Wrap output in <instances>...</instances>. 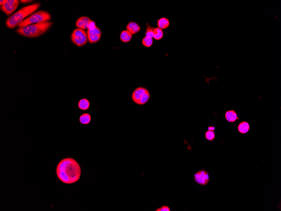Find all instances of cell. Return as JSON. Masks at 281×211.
Returning <instances> with one entry per match:
<instances>
[{
    "mask_svg": "<svg viewBox=\"0 0 281 211\" xmlns=\"http://www.w3.org/2000/svg\"><path fill=\"white\" fill-rule=\"evenodd\" d=\"M6 0H3V1L1 0V1H0V5H1V6L4 5V4L6 3Z\"/></svg>",
    "mask_w": 281,
    "mask_h": 211,
    "instance_id": "cell-25",
    "label": "cell"
},
{
    "mask_svg": "<svg viewBox=\"0 0 281 211\" xmlns=\"http://www.w3.org/2000/svg\"><path fill=\"white\" fill-rule=\"evenodd\" d=\"M226 120L229 122H234L239 119L237 113L234 110H229L226 112L225 114Z\"/></svg>",
    "mask_w": 281,
    "mask_h": 211,
    "instance_id": "cell-12",
    "label": "cell"
},
{
    "mask_svg": "<svg viewBox=\"0 0 281 211\" xmlns=\"http://www.w3.org/2000/svg\"><path fill=\"white\" fill-rule=\"evenodd\" d=\"M170 208L167 206H163L160 208H159L158 209L156 210V211H170Z\"/></svg>",
    "mask_w": 281,
    "mask_h": 211,
    "instance_id": "cell-24",
    "label": "cell"
},
{
    "mask_svg": "<svg viewBox=\"0 0 281 211\" xmlns=\"http://www.w3.org/2000/svg\"><path fill=\"white\" fill-rule=\"evenodd\" d=\"M51 19V15L48 12L45 11H40L33 14L23 20L18 24L17 27L19 28H22L30 24L49 21Z\"/></svg>",
    "mask_w": 281,
    "mask_h": 211,
    "instance_id": "cell-4",
    "label": "cell"
},
{
    "mask_svg": "<svg viewBox=\"0 0 281 211\" xmlns=\"http://www.w3.org/2000/svg\"><path fill=\"white\" fill-rule=\"evenodd\" d=\"M19 5L18 0H6V3L1 6V9L7 16L12 14Z\"/></svg>",
    "mask_w": 281,
    "mask_h": 211,
    "instance_id": "cell-6",
    "label": "cell"
},
{
    "mask_svg": "<svg viewBox=\"0 0 281 211\" xmlns=\"http://www.w3.org/2000/svg\"><path fill=\"white\" fill-rule=\"evenodd\" d=\"M96 25L95 22L94 21H90L88 25V30H94L96 28Z\"/></svg>",
    "mask_w": 281,
    "mask_h": 211,
    "instance_id": "cell-23",
    "label": "cell"
},
{
    "mask_svg": "<svg viewBox=\"0 0 281 211\" xmlns=\"http://www.w3.org/2000/svg\"><path fill=\"white\" fill-rule=\"evenodd\" d=\"M163 36V32L161 29L156 27L154 28L153 38L156 40H160Z\"/></svg>",
    "mask_w": 281,
    "mask_h": 211,
    "instance_id": "cell-18",
    "label": "cell"
},
{
    "mask_svg": "<svg viewBox=\"0 0 281 211\" xmlns=\"http://www.w3.org/2000/svg\"><path fill=\"white\" fill-rule=\"evenodd\" d=\"M250 129V125L248 123L245 121L241 122L238 125V131L241 134H245L248 133Z\"/></svg>",
    "mask_w": 281,
    "mask_h": 211,
    "instance_id": "cell-15",
    "label": "cell"
},
{
    "mask_svg": "<svg viewBox=\"0 0 281 211\" xmlns=\"http://www.w3.org/2000/svg\"><path fill=\"white\" fill-rule=\"evenodd\" d=\"M215 127L213 126H209L208 127V129L209 131H214L215 130Z\"/></svg>",
    "mask_w": 281,
    "mask_h": 211,
    "instance_id": "cell-26",
    "label": "cell"
},
{
    "mask_svg": "<svg viewBox=\"0 0 281 211\" xmlns=\"http://www.w3.org/2000/svg\"><path fill=\"white\" fill-rule=\"evenodd\" d=\"M205 138L207 140L213 141L215 138L214 132L212 131H207L205 133Z\"/></svg>",
    "mask_w": 281,
    "mask_h": 211,
    "instance_id": "cell-21",
    "label": "cell"
},
{
    "mask_svg": "<svg viewBox=\"0 0 281 211\" xmlns=\"http://www.w3.org/2000/svg\"><path fill=\"white\" fill-rule=\"evenodd\" d=\"M91 116L88 113H84L79 118V121L82 124H88L91 121Z\"/></svg>",
    "mask_w": 281,
    "mask_h": 211,
    "instance_id": "cell-17",
    "label": "cell"
},
{
    "mask_svg": "<svg viewBox=\"0 0 281 211\" xmlns=\"http://www.w3.org/2000/svg\"><path fill=\"white\" fill-rule=\"evenodd\" d=\"M40 6V3H37L22 7L6 20V26L10 29L14 28L15 27L18 26L20 22L24 20V18L32 14L33 13L38 10Z\"/></svg>",
    "mask_w": 281,
    "mask_h": 211,
    "instance_id": "cell-3",
    "label": "cell"
},
{
    "mask_svg": "<svg viewBox=\"0 0 281 211\" xmlns=\"http://www.w3.org/2000/svg\"><path fill=\"white\" fill-rule=\"evenodd\" d=\"M20 2H22V3H29L31 2H32L31 1H24V0H22V1H20Z\"/></svg>",
    "mask_w": 281,
    "mask_h": 211,
    "instance_id": "cell-27",
    "label": "cell"
},
{
    "mask_svg": "<svg viewBox=\"0 0 281 211\" xmlns=\"http://www.w3.org/2000/svg\"><path fill=\"white\" fill-rule=\"evenodd\" d=\"M194 181L198 184L202 185H207L210 181L209 174L205 170L198 171L194 177Z\"/></svg>",
    "mask_w": 281,
    "mask_h": 211,
    "instance_id": "cell-7",
    "label": "cell"
},
{
    "mask_svg": "<svg viewBox=\"0 0 281 211\" xmlns=\"http://www.w3.org/2000/svg\"><path fill=\"white\" fill-rule=\"evenodd\" d=\"M88 40L87 33L84 30L77 28L72 32L71 35V40L77 46H84L87 44Z\"/></svg>",
    "mask_w": 281,
    "mask_h": 211,
    "instance_id": "cell-5",
    "label": "cell"
},
{
    "mask_svg": "<svg viewBox=\"0 0 281 211\" xmlns=\"http://www.w3.org/2000/svg\"><path fill=\"white\" fill-rule=\"evenodd\" d=\"M78 107L83 110H88L90 107V103L87 99H82L78 102Z\"/></svg>",
    "mask_w": 281,
    "mask_h": 211,
    "instance_id": "cell-16",
    "label": "cell"
},
{
    "mask_svg": "<svg viewBox=\"0 0 281 211\" xmlns=\"http://www.w3.org/2000/svg\"><path fill=\"white\" fill-rule=\"evenodd\" d=\"M153 39L151 37L145 36L143 39L142 43V44L144 46L147 47H150L152 46L153 44Z\"/></svg>",
    "mask_w": 281,
    "mask_h": 211,
    "instance_id": "cell-20",
    "label": "cell"
},
{
    "mask_svg": "<svg viewBox=\"0 0 281 211\" xmlns=\"http://www.w3.org/2000/svg\"><path fill=\"white\" fill-rule=\"evenodd\" d=\"M52 24L53 22L51 21H44L18 29L17 32L25 37L36 38L46 32Z\"/></svg>",
    "mask_w": 281,
    "mask_h": 211,
    "instance_id": "cell-2",
    "label": "cell"
},
{
    "mask_svg": "<svg viewBox=\"0 0 281 211\" xmlns=\"http://www.w3.org/2000/svg\"><path fill=\"white\" fill-rule=\"evenodd\" d=\"M140 27L136 22H131L126 27V30L128 31L132 35L135 34L140 30Z\"/></svg>",
    "mask_w": 281,
    "mask_h": 211,
    "instance_id": "cell-11",
    "label": "cell"
},
{
    "mask_svg": "<svg viewBox=\"0 0 281 211\" xmlns=\"http://www.w3.org/2000/svg\"><path fill=\"white\" fill-rule=\"evenodd\" d=\"M87 33L88 39L90 43H95L100 39L102 33L100 29L97 27L94 30H88Z\"/></svg>",
    "mask_w": 281,
    "mask_h": 211,
    "instance_id": "cell-8",
    "label": "cell"
},
{
    "mask_svg": "<svg viewBox=\"0 0 281 211\" xmlns=\"http://www.w3.org/2000/svg\"><path fill=\"white\" fill-rule=\"evenodd\" d=\"M56 174L62 183L72 184L80 179L81 169L74 159L68 158L63 159L58 163L56 168Z\"/></svg>",
    "mask_w": 281,
    "mask_h": 211,
    "instance_id": "cell-1",
    "label": "cell"
},
{
    "mask_svg": "<svg viewBox=\"0 0 281 211\" xmlns=\"http://www.w3.org/2000/svg\"><path fill=\"white\" fill-rule=\"evenodd\" d=\"M170 24L169 20L167 18H162L159 19L157 22V25L159 28L162 29H166L168 28Z\"/></svg>",
    "mask_w": 281,
    "mask_h": 211,
    "instance_id": "cell-14",
    "label": "cell"
},
{
    "mask_svg": "<svg viewBox=\"0 0 281 211\" xmlns=\"http://www.w3.org/2000/svg\"><path fill=\"white\" fill-rule=\"evenodd\" d=\"M150 94L149 91L142 95L141 98H140V101H139L138 105H144L146 103H147L148 101L150 100Z\"/></svg>",
    "mask_w": 281,
    "mask_h": 211,
    "instance_id": "cell-19",
    "label": "cell"
},
{
    "mask_svg": "<svg viewBox=\"0 0 281 211\" xmlns=\"http://www.w3.org/2000/svg\"><path fill=\"white\" fill-rule=\"evenodd\" d=\"M148 91V90L147 88L144 87H140L136 88L132 94V99L133 102L138 104L142 95Z\"/></svg>",
    "mask_w": 281,
    "mask_h": 211,
    "instance_id": "cell-9",
    "label": "cell"
},
{
    "mask_svg": "<svg viewBox=\"0 0 281 211\" xmlns=\"http://www.w3.org/2000/svg\"><path fill=\"white\" fill-rule=\"evenodd\" d=\"M91 21L90 18L87 17H81L76 22V26L78 28L84 30L88 29V25Z\"/></svg>",
    "mask_w": 281,
    "mask_h": 211,
    "instance_id": "cell-10",
    "label": "cell"
},
{
    "mask_svg": "<svg viewBox=\"0 0 281 211\" xmlns=\"http://www.w3.org/2000/svg\"><path fill=\"white\" fill-rule=\"evenodd\" d=\"M132 35L127 30H123L120 35V39L122 42L128 43L132 39Z\"/></svg>",
    "mask_w": 281,
    "mask_h": 211,
    "instance_id": "cell-13",
    "label": "cell"
},
{
    "mask_svg": "<svg viewBox=\"0 0 281 211\" xmlns=\"http://www.w3.org/2000/svg\"><path fill=\"white\" fill-rule=\"evenodd\" d=\"M154 30V28L153 27H151L150 25H148L147 27L146 32L145 33L146 36L153 38Z\"/></svg>",
    "mask_w": 281,
    "mask_h": 211,
    "instance_id": "cell-22",
    "label": "cell"
}]
</instances>
